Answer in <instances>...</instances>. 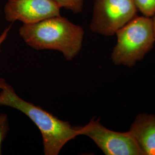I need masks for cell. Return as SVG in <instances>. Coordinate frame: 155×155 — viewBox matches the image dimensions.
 I'll return each instance as SVG.
<instances>
[{"label": "cell", "instance_id": "7c38bea8", "mask_svg": "<svg viewBox=\"0 0 155 155\" xmlns=\"http://www.w3.org/2000/svg\"><path fill=\"white\" fill-rule=\"evenodd\" d=\"M153 30H154V33H155V15L153 17Z\"/></svg>", "mask_w": 155, "mask_h": 155}, {"label": "cell", "instance_id": "5b68a950", "mask_svg": "<svg viewBox=\"0 0 155 155\" xmlns=\"http://www.w3.org/2000/svg\"><path fill=\"white\" fill-rule=\"evenodd\" d=\"M78 135L89 137L106 155H144L129 131L118 132L103 126L93 118L83 127H77Z\"/></svg>", "mask_w": 155, "mask_h": 155}, {"label": "cell", "instance_id": "30bf717a", "mask_svg": "<svg viewBox=\"0 0 155 155\" xmlns=\"http://www.w3.org/2000/svg\"><path fill=\"white\" fill-rule=\"evenodd\" d=\"M9 121L5 114H0V155L1 154V144L9 131Z\"/></svg>", "mask_w": 155, "mask_h": 155}, {"label": "cell", "instance_id": "ba28073f", "mask_svg": "<svg viewBox=\"0 0 155 155\" xmlns=\"http://www.w3.org/2000/svg\"><path fill=\"white\" fill-rule=\"evenodd\" d=\"M137 10L144 16L152 17L155 15V0H133Z\"/></svg>", "mask_w": 155, "mask_h": 155}, {"label": "cell", "instance_id": "9c48e42d", "mask_svg": "<svg viewBox=\"0 0 155 155\" xmlns=\"http://www.w3.org/2000/svg\"><path fill=\"white\" fill-rule=\"evenodd\" d=\"M61 8H64L73 13L78 14L83 10L84 0H52Z\"/></svg>", "mask_w": 155, "mask_h": 155}, {"label": "cell", "instance_id": "8992f818", "mask_svg": "<svg viewBox=\"0 0 155 155\" xmlns=\"http://www.w3.org/2000/svg\"><path fill=\"white\" fill-rule=\"evenodd\" d=\"M4 11L12 23L32 24L61 15V8L52 0H8Z\"/></svg>", "mask_w": 155, "mask_h": 155}, {"label": "cell", "instance_id": "277c9868", "mask_svg": "<svg viewBox=\"0 0 155 155\" xmlns=\"http://www.w3.org/2000/svg\"><path fill=\"white\" fill-rule=\"evenodd\" d=\"M137 11L133 0H94L90 28L94 33L113 36L137 16Z\"/></svg>", "mask_w": 155, "mask_h": 155}, {"label": "cell", "instance_id": "52a82bcc", "mask_svg": "<svg viewBox=\"0 0 155 155\" xmlns=\"http://www.w3.org/2000/svg\"><path fill=\"white\" fill-rule=\"evenodd\" d=\"M129 132L144 155H155V115L148 113L138 114Z\"/></svg>", "mask_w": 155, "mask_h": 155}, {"label": "cell", "instance_id": "3957f363", "mask_svg": "<svg viewBox=\"0 0 155 155\" xmlns=\"http://www.w3.org/2000/svg\"><path fill=\"white\" fill-rule=\"evenodd\" d=\"M117 44L111 59L117 66L133 67L153 47L155 42L151 17H135L116 33Z\"/></svg>", "mask_w": 155, "mask_h": 155}, {"label": "cell", "instance_id": "8fae6325", "mask_svg": "<svg viewBox=\"0 0 155 155\" xmlns=\"http://www.w3.org/2000/svg\"><path fill=\"white\" fill-rule=\"evenodd\" d=\"M12 25H9L8 26V27L6 28L3 31V32L1 33V34L0 35V51H1V46L3 44V43L5 41L8 36V34L9 31H11V29Z\"/></svg>", "mask_w": 155, "mask_h": 155}, {"label": "cell", "instance_id": "7a4b0ae2", "mask_svg": "<svg viewBox=\"0 0 155 155\" xmlns=\"http://www.w3.org/2000/svg\"><path fill=\"white\" fill-rule=\"evenodd\" d=\"M0 106H5L21 111L38 127L43 143L45 155H58L63 147L77 137V127L61 120L40 106L20 98L13 88L0 78Z\"/></svg>", "mask_w": 155, "mask_h": 155}, {"label": "cell", "instance_id": "6da1fadb", "mask_svg": "<svg viewBox=\"0 0 155 155\" xmlns=\"http://www.w3.org/2000/svg\"><path fill=\"white\" fill-rule=\"evenodd\" d=\"M83 28L61 17H52L39 22L23 24L19 35L27 45L36 50H55L71 61L81 51Z\"/></svg>", "mask_w": 155, "mask_h": 155}]
</instances>
